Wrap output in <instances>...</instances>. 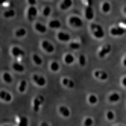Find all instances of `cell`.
<instances>
[{
    "instance_id": "836d02e7",
    "label": "cell",
    "mask_w": 126,
    "mask_h": 126,
    "mask_svg": "<svg viewBox=\"0 0 126 126\" xmlns=\"http://www.w3.org/2000/svg\"><path fill=\"white\" fill-rule=\"evenodd\" d=\"M105 120L106 122H114L115 120V112L112 110H106L105 111Z\"/></svg>"
},
{
    "instance_id": "9a60e30c",
    "label": "cell",
    "mask_w": 126,
    "mask_h": 126,
    "mask_svg": "<svg viewBox=\"0 0 126 126\" xmlns=\"http://www.w3.org/2000/svg\"><path fill=\"white\" fill-rule=\"evenodd\" d=\"M93 78L94 79H97V80H100V82H105V80H108V73L105 70H102V68H94L93 70Z\"/></svg>"
},
{
    "instance_id": "7402d4cb",
    "label": "cell",
    "mask_w": 126,
    "mask_h": 126,
    "mask_svg": "<svg viewBox=\"0 0 126 126\" xmlns=\"http://www.w3.org/2000/svg\"><path fill=\"white\" fill-rule=\"evenodd\" d=\"M59 84L64 87V88H67V90H73V88L76 87L75 80L71 79V78H67V76H62V78L59 79Z\"/></svg>"
},
{
    "instance_id": "cb8c5ba5",
    "label": "cell",
    "mask_w": 126,
    "mask_h": 126,
    "mask_svg": "<svg viewBox=\"0 0 126 126\" xmlns=\"http://www.w3.org/2000/svg\"><path fill=\"white\" fill-rule=\"evenodd\" d=\"M99 8H100V12L105 14V15L111 14V11H112V5H111V2H108V0H102Z\"/></svg>"
},
{
    "instance_id": "7c38bea8",
    "label": "cell",
    "mask_w": 126,
    "mask_h": 126,
    "mask_svg": "<svg viewBox=\"0 0 126 126\" xmlns=\"http://www.w3.org/2000/svg\"><path fill=\"white\" fill-rule=\"evenodd\" d=\"M32 28H33V31L37 32V33H40V35H44V33H47V31H49V28H47V24L46 23H43V21H35V23H32Z\"/></svg>"
},
{
    "instance_id": "60d3db41",
    "label": "cell",
    "mask_w": 126,
    "mask_h": 126,
    "mask_svg": "<svg viewBox=\"0 0 126 126\" xmlns=\"http://www.w3.org/2000/svg\"><path fill=\"white\" fill-rule=\"evenodd\" d=\"M38 126H52V125H50L49 122H44V120H43V122H40V125H38Z\"/></svg>"
},
{
    "instance_id": "4fadbf2b",
    "label": "cell",
    "mask_w": 126,
    "mask_h": 126,
    "mask_svg": "<svg viewBox=\"0 0 126 126\" xmlns=\"http://www.w3.org/2000/svg\"><path fill=\"white\" fill-rule=\"evenodd\" d=\"M0 79H2V82L5 85H11L14 84V75L11 73L9 70H3L2 73H0Z\"/></svg>"
},
{
    "instance_id": "f35d334b",
    "label": "cell",
    "mask_w": 126,
    "mask_h": 126,
    "mask_svg": "<svg viewBox=\"0 0 126 126\" xmlns=\"http://www.w3.org/2000/svg\"><path fill=\"white\" fill-rule=\"evenodd\" d=\"M120 64H122L123 68H126V53L123 55V58H122V61H120Z\"/></svg>"
},
{
    "instance_id": "7a4b0ae2",
    "label": "cell",
    "mask_w": 126,
    "mask_h": 126,
    "mask_svg": "<svg viewBox=\"0 0 126 126\" xmlns=\"http://www.w3.org/2000/svg\"><path fill=\"white\" fill-rule=\"evenodd\" d=\"M67 26H68V28H71V29H80L84 26V18L79 14L71 12L67 17Z\"/></svg>"
},
{
    "instance_id": "4dcf8cb0",
    "label": "cell",
    "mask_w": 126,
    "mask_h": 126,
    "mask_svg": "<svg viewBox=\"0 0 126 126\" xmlns=\"http://www.w3.org/2000/svg\"><path fill=\"white\" fill-rule=\"evenodd\" d=\"M17 91H18L20 94H24L26 91H28V80H24V79L18 80V82H17Z\"/></svg>"
},
{
    "instance_id": "3957f363",
    "label": "cell",
    "mask_w": 126,
    "mask_h": 126,
    "mask_svg": "<svg viewBox=\"0 0 126 126\" xmlns=\"http://www.w3.org/2000/svg\"><path fill=\"white\" fill-rule=\"evenodd\" d=\"M9 55L14 61H23V58L26 56V52L18 44H11L9 46Z\"/></svg>"
},
{
    "instance_id": "52a82bcc",
    "label": "cell",
    "mask_w": 126,
    "mask_h": 126,
    "mask_svg": "<svg viewBox=\"0 0 126 126\" xmlns=\"http://www.w3.org/2000/svg\"><path fill=\"white\" fill-rule=\"evenodd\" d=\"M111 52H112L111 44H102V46L97 49L96 55H97V58H99V59H105V58H108V55H110Z\"/></svg>"
},
{
    "instance_id": "ffe728a7",
    "label": "cell",
    "mask_w": 126,
    "mask_h": 126,
    "mask_svg": "<svg viewBox=\"0 0 126 126\" xmlns=\"http://www.w3.org/2000/svg\"><path fill=\"white\" fill-rule=\"evenodd\" d=\"M73 5H75L73 0H59V2H58V9L62 11V12H65V11L71 9Z\"/></svg>"
},
{
    "instance_id": "d6986e66",
    "label": "cell",
    "mask_w": 126,
    "mask_h": 126,
    "mask_svg": "<svg viewBox=\"0 0 126 126\" xmlns=\"http://www.w3.org/2000/svg\"><path fill=\"white\" fill-rule=\"evenodd\" d=\"M62 62H64L65 65H73L75 62H78V58L71 52H65L64 55H62Z\"/></svg>"
},
{
    "instance_id": "ee69618b",
    "label": "cell",
    "mask_w": 126,
    "mask_h": 126,
    "mask_svg": "<svg viewBox=\"0 0 126 126\" xmlns=\"http://www.w3.org/2000/svg\"><path fill=\"white\" fill-rule=\"evenodd\" d=\"M2 126H15V125H12V123H3Z\"/></svg>"
},
{
    "instance_id": "277c9868",
    "label": "cell",
    "mask_w": 126,
    "mask_h": 126,
    "mask_svg": "<svg viewBox=\"0 0 126 126\" xmlns=\"http://www.w3.org/2000/svg\"><path fill=\"white\" fill-rule=\"evenodd\" d=\"M38 14H40V11H38L37 5H33V6H28V8H26L24 17H26V20H28V21L35 23V21H37V15Z\"/></svg>"
},
{
    "instance_id": "d4e9b609",
    "label": "cell",
    "mask_w": 126,
    "mask_h": 126,
    "mask_svg": "<svg viewBox=\"0 0 126 126\" xmlns=\"http://www.w3.org/2000/svg\"><path fill=\"white\" fill-rule=\"evenodd\" d=\"M14 37H15L17 40H23V38H26V37H28V29L23 28V26L17 28V29L14 31Z\"/></svg>"
},
{
    "instance_id": "4316f807",
    "label": "cell",
    "mask_w": 126,
    "mask_h": 126,
    "mask_svg": "<svg viewBox=\"0 0 126 126\" xmlns=\"http://www.w3.org/2000/svg\"><path fill=\"white\" fill-rule=\"evenodd\" d=\"M17 15V12H15V9L14 8H6V9H2V17L3 18H6V20H9V18H14V17Z\"/></svg>"
},
{
    "instance_id": "484cf974",
    "label": "cell",
    "mask_w": 126,
    "mask_h": 126,
    "mask_svg": "<svg viewBox=\"0 0 126 126\" xmlns=\"http://www.w3.org/2000/svg\"><path fill=\"white\" fill-rule=\"evenodd\" d=\"M31 61H32V64L37 65V67H41L44 64V59L40 53H31Z\"/></svg>"
},
{
    "instance_id": "7dc6e473",
    "label": "cell",
    "mask_w": 126,
    "mask_h": 126,
    "mask_svg": "<svg viewBox=\"0 0 126 126\" xmlns=\"http://www.w3.org/2000/svg\"><path fill=\"white\" fill-rule=\"evenodd\" d=\"M46 2H50V0H46Z\"/></svg>"
},
{
    "instance_id": "d6a6232c",
    "label": "cell",
    "mask_w": 126,
    "mask_h": 126,
    "mask_svg": "<svg viewBox=\"0 0 126 126\" xmlns=\"http://www.w3.org/2000/svg\"><path fill=\"white\" fill-rule=\"evenodd\" d=\"M80 125L82 126H94V119L91 115H85L82 119V122H80Z\"/></svg>"
},
{
    "instance_id": "b9f144b4",
    "label": "cell",
    "mask_w": 126,
    "mask_h": 126,
    "mask_svg": "<svg viewBox=\"0 0 126 126\" xmlns=\"http://www.w3.org/2000/svg\"><path fill=\"white\" fill-rule=\"evenodd\" d=\"M33 5H37L35 0H28V6H33Z\"/></svg>"
},
{
    "instance_id": "603a6c76",
    "label": "cell",
    "mask_w": 126,
    "mask_h": 126,
    "mask_svg": "<svg viewBox=\"0 0 126 126\" xmlns=\"http://www.w3.org/2000/svg\"><path fill=\"white\" fill-rule=\"evenodd\" d=\"M46 24H47V28H49V29L55 31V32L61 31V26H62V23H61V20H59V18H50Z\"/></svg>"
},
{
    "instance_id": "e575fe53",
    "label": "cell",
    "mask_w": 126,
    "mask_h": 126,
    "mask_svg": "<svg viewBox=\"0 0 126 126\" xmlns=\"http://www.w3.org/2000/svg\"><path fill=\"white\" fill-rule=\"evenodd\" d=\"M78 64H79L80 67H85V65H87V56H85V55H79V56H78Z\"/></svg>"
},
{
    "instance_id": "ba28073f",
    "label": "cell",
    "mask_w": 126,
    "mask_h": 126,
    "mask_svg": "<svg viewBox=\"0 0 126 126\" xmlns=\"http://www.w3.org/2000/svg\"><path fill=\"white\" fill-rule=\"evenodd\" d=\"M108 33H110L111 37H114V38H119V37H123V35L126 33V31L115 23V24H112V26L108 28Z\"/></svg>"
},
{
    "instance_id": "bcb514c9",
    "label": "cell",
    "mask_w": 126,
    "mask_h": 126,
    "mask_svg": "<svg viewBox=\"0 0 126 126\" xmlns=\"http://www.w3.org/2000/svg\"><path fill=\"white\" fill-rule=\"evenodd\" d=\"M0 55H2V49H0Z\"/></svg>"
},
{
    "instance_id": "44dd1931",
    "label": "cell",
    "mask_w": 126,
    "mask_h": 126,
    "mask_svg": "<svg viewBox=\"0 0 126 126\" xmlns=\"http://www.w3.org/2000/svg\"><path fill=\"white\" fill-rule=\"evenodd\" d=\"M47 68H49L50 73H59L61 71V62L56 61V59H50L47 62Z\"/></svg>"
},
{
    "instance_id": "5bb4252c",
    "label": "cell",
    "mask_w": 126,
    "mask_h": 126,
    "mask_svg": "<svg viewBox=\"0 0 126 126\" xmlns=\"http://www.w3.org/2000/svg\"><path fill=\"white\" fill-rule=\"evenodd\" d=\"M43 103H44V97L43 96H35L32 99V111L33 112H40Z\"/></svg>"
},
{
    "instance_id": "8d00e7d4",
    "label": "cell",
    "mask_w": 126,
    "mask_h": 126,
    "mask_svg": "<svg viewBox=\"0 0 126 126\" xmlns=\"http://www.w3.org/2000/svg\"><path fill=\"white\" fill-rule=\"evenodd\" d=\"M120 85H122L123 88H126V75L120 78Z\"/></svg>"
},
{
    "instance_id": "83f0119b",
    "label": "cell",
    "mask_w": 126,
    "mask_h": 126,
    "mask_svg": "<svg viewBox=\"0 0 126 126\" xmlns=\"http://www.w3.org/2000/svg\"><path fill=\"white\" fill-rule=\"evenodd\" d=\"M80 47H82V41H80L79 38H75V40H71V41L68 43V49H70L71 52L79 50Z\"/></svg>"
},
{
    "instance_id": "d590c367",
    "label": "cell",
    "mask_w": 126,
    "mask_h": 126,
    "mask_svg": "<svg viewBox=\"0 0 126 126\" xmlns=\"http://www.w3.org/2000/svg\"><path fill=\"white\" fill-rule=\"evenodd\" d=\"M9 5H11V0H0V8H2V9L9 8Z\"/></svg>"
},
{
    "instance_id": "f1b7e54d",
    "label": "cell",
    "mask_w": 126,
    "mask_h": 126,
    "mask_svg": "<svg viewBox=\"0 0 126 126\" xmlns=\"http://www.w3.org/2000/svg\"><path fill=\"white\" fill-rule=\"evenodd\" d=\"M15 126H29V119L26 115H15Z\"/></svg>"
},
{
    "instance_id": "f546056e",
    "label": "cell",
    "mask_w": 126,
    "mask_h": 126,
    "mask_svg": "<svg viewBox=\"0 0 126 126\" xmlns=\"http://www.w3.org/2000/svg\"><path fill=\"white\" fill-rule=\"evenodd\" d=\"M87 103L91 105V106L97 105V103H99V96H97L96 93H88V94H87Z\"/></svg>"
},
{
    "instance_id": "e0dca14e",
    "label": "cell",
    "mask_w": 126,
    "mask_h": 126,
    "mask_svg": "<svg viewBox=\"0 0 126 126\" xmlns=\"http://www.w3.org/2000/svg\"><path fill=\"white\" fill-rule=\"evenodd\" d=\"M122 100V94L119 91H111V93H108L106 94V102L108 103H119Z\"/></svg>"
},
{
    "instance_id": "7bdbcfd3",
    "label": "cell",
    "mask_w": 126,
    "mask_h": 126,
    "mask_svg": "<svg viewBox=\"0 0 126 126\" xmlns=\"http://www.w3.org/2000/svg\"><path fill=\"white\" fill-rule=\"evenodd\" d=\"M122 14H123V15H125V17H126V5H125V6H123V8H122Z\"/></svg>"
},
{
    "instance_id": "30bf717a",
    "label": "cell",
    "mask_w": 126,
    "mask_h": 126,
    "mask_svg": "<svg viewBox=\"0 0 126 126\" xmlns=\"http://www.w3.org/2000/svg\"><path fill=\"white\" fill-rule=\"evenodd\" d=\"M56 112L59 114V117H62V119H70L71 117V110L64 103H59L56 106Z\"/></svg>"
},
{
    "instance_id": "5b68a950",
    "label": "cell",
    "mask_w": 126,
    "mask_h": 126,
    "mask_svg": "<svg viewBox=\"0 0 126 126\" xmlns=\"http://www.w3.org/2000/svg\"><path fill=\"white\" fill-rule=\"evenodd\" d=\"M31 80H32V84H33L35 87H38V88H44V87L47 85L46 76H43V75H40V73H32V75H31Z\"/></svg>"
},
{
    "instance_id": "9c48e42d",
    "label": "cell",
    "mask_w": 126,
    "mask_h": 126,
    "mask_svg": "<svg viewBox=\"0 0 126 126\" xmlns=\"http://www.w3.org/2000/svg\"><path fill=\"white\" fill-rule=\"evenodd\" d=\"M55 38L59 41V43H65V44H68L71 40H73V38H71V35L67 32V31H58V32H55Z\"/></svg>"
},
{
    "instance_id": "f6af8a7d",
    "label": "cell",
    "mask_w": 126,
    "mask_h": 126,
    "mask_svg": "<svg viewBox=\"0 0 126 126\" xmlns=\"http://www.w3.org/2000/svg\"><path fill=\"white\" fill-rule=\"evenodd\" d=\"M114 126H125V125H114Z\"/></svg>"
},
{
    "instance_id": "74e56055",
    "label": "cell",
    "mask_w": 126,
    "mask_h": 126,
    "mask_svg": "<svg viewBox=\"0 0 126 126\" xmlns=\"http://www.w3.org/2000/svg\"><path fill=\"white\" fill-rule=\"evenodd\" d=\"M80 2H82V5H84V6H93L91 0H80Z\"/></svg>"
},
{
    "instance_id": "2e32d148",
    "label": "cell",
    "mask_w": 126,
    "mask_h": 126,
    "mask_svg": "<svg viewBox=\"0 0 126 126\" xmlns=\"http://www.w3.org/2000/svg\"><path fill=\"white\" fill-rule=\"evenodd\" d=\"M11 70L12 71H15V73H20V75H23L24 71H26V67H24V64L21 61H11Z\"/></svg>"
},
{
    "instance_id": "8fae6325",
    "label": "cell",
    "mask_w": 126,
    "mask_h": 126,
    "mask_svg": "<svg viewBox=\"0 0 126 126\" xmlns=\"http://www.w3.org/2000/svg\"><path fill=\"white\" fill-rule=\"evenodd\" d=\"M14 100V96L9 90H5V88H0V102L3 103H11Z\"/></svg>"
},
{
    "instance_id": "ab89813d",
    "label": "cell",
    "mask_w": 126,
    "mask_h": 126,
    "mask_svg": "<svg viewBox=\"0 0 126 126\" xmlns=\"http://www.w3.org/2000/svg\"><path fill=\"white\" fill-rule=\"evenodd\" d=\"M117 24H119L120 28H123V29L126 31V21H119V23H117Z\"/></svg>"
},
{
    "instance_id": "ac0fdd59",
    "label": "cell",
    "mask_w": 126,
    "mask_h": 126,
    "mask_svg": "<svg viewBox=\"0 0 126 126\" xmlns=\"http://www.w3.org/2000/svg\"><path fill=\"white\" fill-rule=\"evenodd\" d=\"M94 17H96V12L93 9V6H84V20L87 21H94Z\"/></svg>"
},
{
    "instance_id": "1f68e13d",
    "label": "cell",
    "mask_w": 126,
    "mask_h": 126,
    "mask_svg": "<svg viewBox=\"0 0 126 126\" xmlns=\"http://www.w3.org/2000/svg\"><path fill=\"white\" fill-rule=\"evenodd\" d=\"M40 14L43 15V17H50L52 15V8L49 6V5H44V6H41V9H40Z\"/></svg>"
},
{
    "instance_id": "8992f818",
    "label": "cell",
    "mask_w": 126,
    "mask_h": 126,
    "mask_svg": "<svg viewBox=\"0 0 126 126\" xmlns=\"http://www.w3.org/2000/svg\"><path fill=\"white\" fill-rule=\"evenodd\" d=\"M40 49H41L44 53H49V55L55 53V50H56L55 44H53L50 40H46V38H43V40L40 41Z\"/></svg>"
},
{
    "instance_id": "6da1fadb",
    "label": "cell",
    "mask_w": 126,
    "mask_h": 126,
    "mask_svg": "<svg viewBox=\"0 0 126 126\" xmlns=\"http://www.w3.org/2000/svg\"><path fill=\"white\" fill-rule=\"evenodd\" d=\"M88 31H90V33H91V37L94 40H103L105 38V29L96 21H91L88 24Z\"/></svg>"
}]
</instances>
